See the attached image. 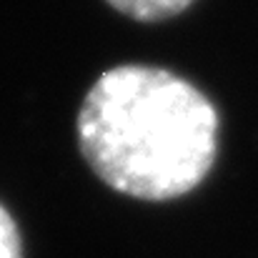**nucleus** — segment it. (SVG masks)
Returning <instances> with one entry per match:
<instances>
[{
    "label": "nucleus",
    "instance_id": "1",
    "mask_svg": "<svg viewBox=\"0 0 258 258\" xmlns=\"http://www.w3.org/2000/svg\"><path fill=\"white\" fill-rule=\"evenodd\" d=\"M78 146L113 190L173 201L201 185L213 168L218 113L193 83L171 71L118 66L81 103Z\"/></svg>",
    "mask_w": 258,
    "mask_h": 258
},
{
    "label": "nucleus",
    "instance_id": "2",
    "mask_svg": "<svg viewBox=\"0 0 258 258\" xmlns=\"http://www.w3.org/2000/svg\"><path fill=\"white\" fill-rule=\"evenodd\" d=\"M105 3L133 20L158 23V20H168L173 15L183 13L193 0H105Z\"/></svg>",
    "mask_w": 258,
    "mask_h": 258
},
{
    "label": "nucleus",
    "instance_id": "3",
    "mask_svg": "<svg viewBox=\"0 0 258 258\" xmlns=\"http://www.w3.org/2000/svg\"><path fill=\"white\" fill-rule=\"evenodd\" d=\"M0 258H23V241L13 216L0 206Z\"/></svg>",
    "mask_w": 258,
    "mask_h": 258
}]
</instances>
